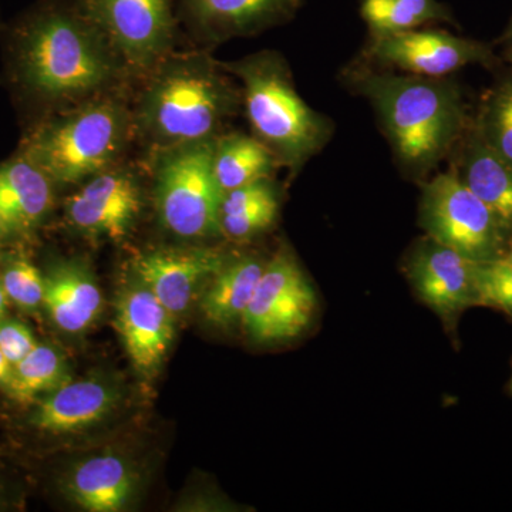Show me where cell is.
<instances>
[{"instance_id":"1","label":"cell","mask_w":512,"mask_h":512,"mask_svg":"<svg viewBox=\"0 0 512 512\" xmlns=\"http://www.w3.org/2000/svg\"><path fill=\"white\" fill-rule=\"evenodd\" d=\"M16 46L20 80L55 103L103 96L127 74L79 0H43L19 23Z\"/></svg>"},{"instance_id":"2","label":"cell","mask_w":512,"mask_h":512,"mask_svg":"<svg viewBox=\"0 0 512 512\" xmlns=\"http://www.w3.org/2000/svg\"><path fill=\"white\" fill-rule=\"evenodd\" d=\"M134 111V127L160 150L212 140L237 104L231 84L204 55L167 56Z\"/></svg>"},{"instance_id":"3","label":"cell","mask_w":512,"mask_h":512,"mask_svg":"<svg viewBox=\"0 0 512 512\" xmlns=\"http://www.w3.org/2000/svg\"><path fill=\"white\" fill-rule=\"evenodd\" d=\"M359 86L375 106L394 153L414 174L439 163L466 127L456 87L436 77L369 74Z\"/></svg>"},{"instance_id":"4","label":"cell","mask_w":512,"mask_h":512,"mask_svg":"<svg viewBox=\"0 0 512 512\" xmlns=\"http://www.w3.org/2000/svg\"><path fill=\"white\" fill-rule=\"evenodd\" d=\"M133 128V113L126 104L103 94L43 124L23 154L53 184H76L113 167Z\"/></svg>"},{"instance_id":"5","label":"cell","mask_w":512,"mask_h":512,"mask_svg":"<svg viewBox=\"0 0 512 512\" xmlns=\"http://www.w3.org/2000/svg\"><path fill=\"white\" fill-rule=\"evenodd\" d=\"M222 69L241 80L249 123L279 163L299 167L328 140V124L301 99L284 60L274 53L222 64Z\"/></svg>"},{"instance_id":"6","label":"cell","mask_w":512,"mask_h":512,"mask_svg":"<svg viewBox=\"0 0 512 512\" xmlns=\"http://www.w3.org/2000/svg\"><path fill=\"white\" fill-rule=\"evenodd\" d=\"M215 138L160 150L154 200L161 224L175 237H221L224 191L214 171Z\"/></svg>"},{"instance_id":"7","label":"cell","mask_w":512,"mask_h":512,"mask_svg":"<svg viewBox=\"0 0 512 512\" xmlns=\"http://www.w3.org/2000/svg\"><path fill=\"white\" fill-rule=\"evenodd\" d=\"M419 222L427 237L474 262L503 259L510 238L456 171L437 175L424 185Z\"/></svg>"},{"instance_id":"8","label":"cell","mask_w":512,"mask_h":512,"mask_svg":"<svg viewBox=\"0 0 512 512\" xmlns=\"http://www.w3.org/2000/svg\"><path fill=\"white\" fill-rule=\"evenodd\" d=\"M127 73L147 76L174 45L173 0H79Z\"/></svg>"},{"instance_id":"9","label":"cell","mask_w":512,"mask_h":512,"mask_svg":"<svg viewBox=\"0 0 512 512\" xmlns=\"http://www.w3.org/2000/svg\"><path fill=\"white\" fill-rule=\"evenodd\" d=\"M316 306L315 288L291 249L282 245L266 261L241 325L256 343L285 342L308 329Z\"/></svg>"},{"instance_id":"10","label":"cell","mask_w":512,"mask_h":512,"mask_svg":"<svg viewBox=\"0 0 512 512\" xmlns=\"http://www.w3.org/2000/svg\"><path fill=\"white\" fill-rule=\"evenodd\" d=\"M477 264L427 235L414 244L403 262V274L414 295L436 313L456 345L461 316L480 306Z\"/></svg>"},{"instance_id":"11","label":"cell","mask_w":512,"mask_h":512,"mask_svg":"<svg viewBox=\"0 0 512 512\" xmlns=\"http://www.w3.org/2000/svg\"><path fill=\"white\" fill-rule=\"evenodd\" d=\"M228 254L218 248H157L141 252L131 261L134 279L147 286L173 315L187 312L200 299L212 276Z\"/></svg>"},{"instance_id":"12","label":"cell","mask_w":512,"mask_h":512,"mask_svg":"<svg viewBox=\"0 0 512 512\" xmlns=\"http://www.w3.org/2000/svg\"><path fill=\"white\" fill-rule=\"evenodd\" d=\"M369 55L416 76L441 79L470 64L494 62L490 47L444 30H407L373 37Z\"/></svg>"},{"instance_id":"13","label":"cell","mask_w":512,"mask_h":512,"mask_svg":"<svg viewBox=\"0 0 512 512\" xmlns=\"http://www.w3.org/2000/svg\"><path fill=\"white\" fill-rule=\"evenodd\" d=\"M143 195L136 177L109 168L90 177L66 202V218L87 237L123 241L140 217Z\"/></svg>"},{"instance_id":"14","label":"cell","mask_w":512,"mask_h":512,"mask_svg":"<svg viewBox=\"0 0 512 512\" xmlns=\"http://www.w3.org/2000/svg\"><path fill=\"white\" fill-rule=\"evenodd\" d=\"M123 392L101 376L70 380L35 403L29 416L33 430L52 436H70L104 423L119 409Z\"/></svg>"},{"instance_id":"15","label":"cell","mask_w":512,"mask_h":512,"mask_svg":"<svg viewBox=\"0 0 512 512\" xmlns=\"http://www.w3.org/2000/svg\"><path fill=\"white\" fill-rule=\"evenodd\" d=\"M114 325L137 372L156 376L174 339L173 313L134 279L117 298Z\"/></svg>"},{"instance_id":"16","label":"cell","mask_w":512,"mask_h":512,"mask_svg":"<svg viewBox=\"0 0 512 512\" xmlns=\"http://www.w3.org/2000/svg\"><path fill=\"white\" fill-rule=\"evenodd\" d=\"M63 494L89 512L124 511L136 497L138 476L117 454H99L74 464L62 483Z\"/></svg>"},{"instance_id":"17","label":"cell","mask_w":512,"mask_h":512,"mask_svg":"<svg viewBox=\"0 0 512 512\" xmlns=\"http://www.w3.org/2000/svg\"><path fill=\"white\" fill-rule=\"evenodd\" d=\"M188 25L204 37L249 35L291 18L301 0H181Z\"/></svg>"},{"instance_id":"18","label":"cell","mask_w":512,"mask_h":512,"mask_svg":"<svg viewBox=\"0 0 512 512\" xmlns=\"http://www.w3.org/2000/svg\"><path fill=\"white\" fill-rule=\"evenodd\" d=\"M43 308L57 328L79 335L103 309V295L89 266L79 259L56 262L45 274Z\"/></svg>"},{"instance_id":"19","label":"cell","mask_w":512,"mask_h":512,"mask_svg":"<svg viewBox=\"0 0 512 512\" xmlns=\"http://www.w3.org/2000/svg\"><path fill=\"white\" fill-rule=\"evenodd\" d=\"M265 265L256 255H229L201 293L202 318L222 330L241 325Z\"/></svg>"},{"instance_id":"20","label":"cell","mask_w":512,"mask_h":512,"mask_svg":"<svg viewBox=\"0 0 512 512\" xmlns=\"http://www.w3.org/2000/svg\"><path fill=\"white\" fill-rule=\"evenodd\" d=\"M456 174L511 235L512 164L485 141L477 124L468 134Z\"/></svg>"},{"instance_id":"21","label":"cell","mask_w":512,"mask_h":512,"mask_svg":"<svg viewBox=\"0 0 512 512\" xmlns=\"http://www.w3.org/2000/svg\"><path fill=\"white\" fill-rule=\"evenodd\" d=\"M53 183L25 154L0 167V215L12 231L35 228L53 205Z\"/></svg>"},{"instance_id":"22","label":"cell","mask_w":512,"mask_h":512,"mask_svg":"<svg viewBox=\"0 0 512 512\" xmlns=\"http://www.w3.org/2000/svg\"><path fill=\"white\" fill-rule=\"evenodd\" d=\"M279 198L268 178L224 192L221 204L222 235L234 241L262 234L275 224Z\"/></svg>"},{"instance_id":"23","label":"cell","mask_w":512,"mask_h":512,"mask_svg":"<svg viewBox=\"0 0 512 512\" xmlns=\"http://www.w3.org/2000/svg\"><path fill=\"white\" fill-rule=\"evenodd\" d=\"M278 163L274 151L259 138L231 134L215 140V177L224 192L268 178Z\"/></svg>"},{"instance_id":"24","label":"cell","mask_w":512,"mask_h":512,"mask_svg":"<svg viewBox=\"0 0 512 512\" xmlns=\"http://www.w3.org/2000/svg\"><path fill=\"white\" fill-rule=\"evenodd\" d=\"M69 367L59 349L47 343L36 348L13 366V383L9 396L22 404H35L40 397L70 382Z\"/></svg>"},{"instance_id":"25","label":"cell","mask_w":512,"mask_h":512,"mask_svg":"<svg viewBox=\"0 0 512 512\" xmlns=\"http://www.w3.org/2000/svg\"><path fill=\"white\" fill-rule=\"evenodd\" d=\"M360 12L373 36L407 32L450 19L446 6L437 0H362Z\"/></svg>"},{"instance_id":"26","label":"cell","mask_w":512,"mask_h":512,"mask_svg":"<svg viewBox=\"0 0 512 512\" xmlns=\"http://www.w3.org/2000/svg\"><path fill=\"white\" fill-rule=\"evenodd\" d=\"M476 124L485 141L512 164V77L488 94Z\"/></svg>"},{"instance_id":"27","label":"cell","mask_w":512,"mask_h":512,"mask_svg":"<svg viewBox=\"0 0 512 512\" xmlns=\"http://www.w3.org/2000/svg\"><path fill=\"white\" fill-rule=\"evenodd\" d=\"M3 289L20 311L39 312L45 301V275L25 258L10 261L0 276Z\"/></svg>"},{"instance_id":"28","label":"cell","mask_w":512,"mask_h":512,"mask_svg":"<svg viewBox=\"0 0 512 512\" xmlns=\"http://www.w3.org/2000/svg\"><path fill=\"white\" fill-rule=\"evenodd\" d=\"M480 306L512 318V264L505 259L477 264Z\"/></svg>"},{"instance_id":"29","label":"cell","mask_w":512,"mask_h":512,"mask_svg":"<svg viewBox=\"0 0 512 512\" xmlns=\"http://www.w3.org/2000/svg\"><path fill=\"white\" fill-rule=\"evenodd\" d=\"M35 333L22 320L9 318L0 320V350L13 366L36 348Z\"/></svg>"},{"instance_id":"30","label":"cell","mask_w":512,"mask_h":512,"mask_svg":"<svg viewBox=\"0 0 512 512\" xmlns=\"http://www.w3.org/2000/svg\"><path fill=\"white\" fill-rule=\"evenodd\" d=\"M12 383L13 365L9 362L8 357L3 355L2 350H0V390L9 396Z\"/></svg>"},{"instance_id":"31","label":"cell","mask_w":512,"mask_h":512,"mask_svg":"<svg viewBox=\"0 0 512 512\" xmlns=\"http://www.w3.org/2000/svg\"><path fill=\"white\" fill-rule=\"evenodd\" d=\"M9 303L8 295H6L2 282H0V320L5 319L6 316H8Z\"/></svg>"},{"instance_id":"32","label":"cell","mask_w":512,"mask_h":512,"mask_svg":"<svg viewBox=\"0 0 512 512\" xmlns=\"http://www.w3.org/2000/svg\"><path fill=\"white\" fill-rule=\"evenodd\" d=\"M501 42L508 46V49H512V18L508 23L507 29H505L504 35L501 36Z\"/></svg>"},{"instance_id":"33","label":"cell","mask_w":512,"mask_h":512,"mask_svg":"<svg viewBox=\"0 0 512 512\" xmlns=\"http://www.w3.org/2000/svg\"><path fill=\"white\" fill-rule=\"evenodd\" d=\"M505 261L511 262L512 264V234L508 238L507 248H505L504 258Z\"/></svg>"},{"instance_id":"34","label":"cell","mask_w":512,"mask_h":512,"mask_svg":"<svg viewBox=\"0 0 512 512\" xmlns=\"http://www.w3.org/2000/svg\"><path fill=\"white\" fill-rule=\"evenodd\" d=\"M10 232V229L8 227V224H6L5 220H3L2 215H0V239L5 238L6 235H8Z\"/></svg>"},{"instance_id":"35","label":"cell","mask_w":512,"mask_h":512,"mask_svg":"<svg viewBox=\"0 0 512 512\" xmlns=\"http://www.w3.org/2000/svg\"><path fill=\"white\" fill-rule=\"evenodd\" d=\"M508 57H510V62L512 63V49H510V52H508Z\"/></svg>"},{"instance_id":"36","label":"cell","mask_w":512,"mask_h":512,"mask_svg":"<svg viewBox=\"0 0 512 512\" xmlns=\"http://www.w3.org/2000/svg\"><path fill=\"white\" fill-rule=\"evenodd\" d=\"M510 392L512 394V373H511V379H510Z\"/></svg>"}]
</instances>
